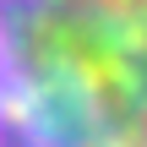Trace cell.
Returning a JSON list of instances; mask_svg holds the SVG:
<instances>
[{"label":"cell","mask_w":147,"mask_h":147,"mask_svg":"<svg viewBox=\"0 0 147 147\" xmlns=\"http://www.w3.org/2000/svg\"><path fill=\"white\" fill-rule=\"evenodd\" d=\"M0 147H147V0H0Z\"/></svg>","instance_id":"obj_1"}]
</instances>
